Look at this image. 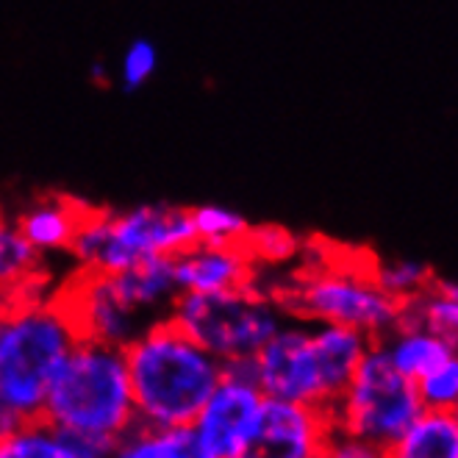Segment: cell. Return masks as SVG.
Wrapping results in <instances>:
<instances>
[{
  "instance_id": "1",
  "label": "cell",
  "mask_w": 458,
  "mask_h": 458,
  "mask_svg": "<svg viewBox=\"0 0 458 458\" xmlns=\"http://www.w3.org/2000/svg\"><path fill=\"white\" fill-rule=\"evenodd\" d=\"M372 342L356 328L289 317L248 367L267 397L331 411Z\"/></svg>"
},
{
  "instance_id": "2",
  "label": "cell",
  "mask_w": 458,
  "mask_h": 458,
  "mask_svg": "<svg viewBox=\"0 0 458 458\" xmlns=\"http://www.w3.org/2000/svg\"><path fill=\"white\" fill-rule=\"evenodd\" d=\"M123 353L137 422L145 425H192L225 372V364L170 317L150 322Z\"/></svg>"
},
{
  "instance_id": "3",
  "label": "cell",
  "mask_w": 458,
  "mask_h": 458,
  "mask_svg": "<svg viewBox=\"0 0 458 458\" xmlns=\"http://www.w3.org/2000/svg\"><path fill=\"white\" fill-rule=\"evenodd\" d=\"M56 294H20L0 303V406L17 420L42 417L47 392L78 344Z\"/></svg>"
},
{
  "instance_id": "4",
  "label": "cell",
  "mask_w": 458,
  "mask_h": 458,
  "mask_svg": "<svg viewBox=\"0 0 458 458\" xmlns=\"http://www.w3.org/2000/svg\"><path fill=\"white\" fill-rule=\"evenodd\" d=\"M42 417L64 434L109 450L137 425L123 347L78 339L47 392Z\"/></svg>"
},
{
  "instance_id": "5",
  "label": "cell",
  "mask_w": 458,
  "mask_h": 458,
  "mask_svg": "<svg viewBox=\"0 0 458 458\" xmlns=\"http://www.w3.org/2000/svg\"><path fill=\"white\" fill-rule=\"evenodd\" d=\"M192 242L195 231L190 208L173 203H142L125 211L92 208L67 256L78 269L120 273L153 256H175Z\"/></svg>"
},
{
  "instance_id": "6",
  "label": "cell",
  "mask_w": 458,
  "mask_h": 458,
  "mask_svg": "<svg viewBox=\"0 0 458 458\" xmlns=\"http://www.w3.org/2000/svg\"><path fill=\"white\" fill-rule=\"evenodd\" d=\"M170 319L225 367H233L248 364L278 334L289 314L273 294L253 284L231 292L178 294Z\"/></svg>"
},
{
  "instance_id": "7",
  "label": "cell",
  "mask_w": 458,
  "mask_h": 458,
  "mask_svg": "<svg viewBox=\"0 0 458 458\" xmlns=\"http://www.w3.org/2000/svg\"><path fill=\"white\" fill-rule=\"evenodd\" d=\"M269 294L294 319L356 328L369 339L389 334L403 317V303L378 286L372 269L361 273L350 267H314Z\"/></svg>"
},
{
  "instance_id": "8",
  "label": "cell",
  "mask_w": 458,
  "mask_h": 458,
  "mask_svg": "<svg viewBox=\"0 0 458 458\" xmlns=\"http://www.w3.org/2000/svg\"><path fill=\"white\" fill-rule=\"evenodd\" d=\"M420 411L422 406L414 384L403 378L378 342H372L328 417L334 428L389 447L420 417Z\"/></svg>"
},
{
  "instance_id": "9",
  "label": "cell",
  "mask_w": 458,
  "mask_h": 458,
  "mask_svg": "<svg viewBox=\"0 0 458 458\" xmlns=\"http://www.w3.org/2000/svg\"><path fill=\"white\" fill-rule=\"evenodd\" d=\"M67 309L81 339L125 347L133 336H140L150 322L133 309L114 284L112 273H89L75 269V276L53 292Z\"/></svg>"
},
{
  "instance_id": "10",
  "label": "cell",
  "mask_w": 458,
  "mask_h": 458,
  "mask_svg": "<svg viewBox=\"0 0 458 458\" xmlns=\"http://www.w3.org/2000/svg\"><path fill=\"white\" fill-rule=\"evenodd\" d=\"M264 400L267 394L256 384L248 364L225 367L220 384L206 397L190 428L214 458H228L250 437Z\"/></svg>"
},
{
  "instance_id": "11",
  "label": "cell",
  "mask_w": 458,
  "mask_h": 458,
  "mask_svg": "<svg viewBox=\"0 0 458 458\" xmlns=\"http://www.w3.org/2000/svg\"><path fill=\"white\" fill-rule=\"evenodd\" d=\"M328 430V411L267 397L250 437L228 458H322Z\"/></svg>"
},
{
  "instance_id": "12",
  "label": "cell",
  "mask_w": 458,
  "mask_h": 458,
  "mask_svg": "<svg viewBox=\"0 0 458 458\" xmlns=\"http://www.w3.org/2000/svg\"><path fill=\"white\" fill-rule=\"evenodd\" d=\"M175 281L181 294H211L248 289L256 284L259 264L248 253L245 242L223 245V242H192L190 248L173 256Z\"/></svg>"
},
{
  "instance_id": "13",
  "label": "cell",
  "mask_w": 458,
  "mask_h": 458,
  "mask_svg": "<svg viewBox=\"0 0 458 458\" xmlns=\"http://www.w3.org/2000/svg\"><path fill=\"white\" fill-rule=\"evenodd\" d=\"M92 206L70 195H42L17 214V231L42 256H62L70 250L78 228L89 217Z\"/></svg>"
},
{
  "instance_id": "14",
  "label": "cell",
  "mask_w": 458,
  "mask_h": 458,
  "mask_svg": "<svg viewBox=\"0 0 458 458\" xmlns=\"http://www.w3.org/2000/svg\"><path fill=\"white\" fill-rule=\"evenodd\" d=\"M123 298L137 309L148 322L170 317L175 301H178V281L173 256H153L145 261H137L120 273H112Z\"/></svg>"
},
{
  "instance_id": "15",
  "label": "cell",
  "mask_w": 458,
  "mask_h": 458,
  "mask_svg": "<svg viewBox=\"0 0 458 458\" xmlns=\"http://www.w3.org/2000/svg\"><path fill=\"white\" fill-rule=\"evenodd\" d=\"M0 458H106V450L64 434L45 417H34L0 434Z\"/></svg>"
},
{
  "instance_id": "16",
  "label": "cell",
  "mask_w": 458,
  "mask_h": 458,
  "mask_svg": "<svg viewBox=\"0 0 458 458\" xmlns=\"http://www.w3.org/2000/svg\"><path fill=\"white\" fill-rule=\"evenodd\" d=\"M375 342L384 350L389 364L411 384L420 381L422 375L434 369L439 361H445L450 353H455L442 336H437L434 331H428L425 326L406 317H400L397 326Z\"/></svg>"
},
{
  "instance_id": "17",
  "label": "cell",
  "mask_w": 458,
  "mask_h": 458,
  "mask_svg": "<svg viewBox=\"0 0 458 458\" xmlns=\"http://www.w3.org/2000/svg\"><path fill=\"white\" fill-rule=\"evenodd\" d=\"M106 458H214L192 434V428H165L137 422L123 434Z\"/></svg>"
},
{
  "instance_id": "18",
  "label": "cell",
  "mask_w": 458,
  "mask_h": 458,
  "mask_svg": "<svg viewBox=\"0 0 458 458\" xmlns=\"http://www.w3.org/2000/svg\"><path fill=\"white\" fill-rule=\"evenodd\" d=\"M389 458H458V409L428 411L403 430L389 447Z\"/></svg>"
},
{
  "instance_id": "19",
  "label": "cell",
  "mask_w": 458,
  "mask_h": 458,
  "mask_svg": "<svg viewBox=\"0 0 458 458\" xmlns=\"http://www.w3.org/2000/svg\"><path fill=\"white\" fill-rule=\"evenodd\" d=\"M42 256L25 242L14 223L0 217V303L39 292Z\"/></svg>"
},
{
  "instance_id": "20",
  "label": "cell",
  "mask_w": 458,
  "mask_h": 458,
  "mask_svg": "<svg viewBox=\"0 0 458 458\" xmlns=\"http://www.w3.org/2000/svg\"><path fill=\"white\" fill-rule=\"evenodd\" d=\"M403 317L434 331L458 353V298H450L430 284L417 301L403 306Z\"/></svg>"
},
{
  "instance_id": "21",
  "label": "cell",
  "mask_w": 458,
  "mask_h": 458,
  "mask_svg": "<svg viewBox=\"0 0 458 458\" xmlns=\"http://www.w3.org/2000/svg\"><path fill=\"white\" fill-rule=\"evenodd\" d=\"M372 278L378 281V286L394 298L397 303H411L420 294L434 284V273L430 267L414 259H386L372 269Z\"/></svg>"
},
{
  "instance_id": "22",
  "label": "cell",
  "mask_w": 458,
  "mask_h": 458,
  "mask_svg": "<svg viewBox=\"0 0 458 458\" xmlns=\"http://www.w3.org/2000/svg\"><path fill=\"white\" fill-rule=\"evenodd\" d=\"M192 217V231L195 242H223V245H236V242H245L250 223L245 214H239L228 206H195L190 208Z\"/></svg>"
},
{
  "instance_id": "23",
  "label": "cell",
  "mask_w": 458,
  "mask_h": 458,
  "mask_svg": "<svg viewBox=\"0 0 458 458\" xmlns=\"http://www.w3.org/2000/svg\"><path fill=\"white\" fill-rule=\"evenodd\" d=\"M420 406L428 411H455L458 409V353H450L420 381H414Z\"/></svg>"
},
{
  "instance_id": "24",
  "label": "cell",
  "mask_w": 458,
  "mask_h": 458,
  "mask_svg": "<svg viewBox=\"0 0 458 458\" xmlns=\"http://www.w3.org/2000/svg\"><path fill=\"white\" fill-rule=\"evenodd\" d=\"M158 64H161V53L153 39H145V37L131 39L123 47L120 62H117L120 87L125 92H140L153 81V75L158 72Z\"/></svg>"
},
{
  "instance_id": "25",
  "label": "cell",
  "mask_w": 458,
  "mask_h": 458,
  "mask_svg": "<svg viewBox=\"0 0 458 458\" xmlns=\"http://www.w3.org/2000/svg\"><path fill=\"white\" fill-rule=\"evenodd\" d=\"M245 248L259 267H276L298 256L301 242L281 225H250L245 236Z\"/></svg>"
},
{
  "instance_id": "26",
  "label": "cell",
  "mask_w": 458,
  "mask_h": 458,
  "mask_svg": "<svg viewBox=\"0 0 458 458\" xmlns=\"http://www.w3.org/2000/svg\"><path fill=\"white\" fill-rule=\"evenodd\" d=\"M322 458H389V450L378 442L331 425L326 445H322Z\"/></svg>"
},
{
  "instance_id": "27",
  "label": "cell",
  "mask_w": 458,
  "mask_h": 458,
  "mask_svg": "<svg viewBox=\"0 0 458 458\" xmlns=\"http://www.w3.org/2000/svg\"><path fill=\"white\" fill-rule=\"evenodd\" d=\"M434 286L450 298H458V278H434Z\"/></svg>"
},
{
  "instance_id": "28",
  "label": "cell",
  "mask_w": 458,
  "mask_h": 458,
  "mask_svg": "<svg viewBox=\"0 0 458 458\" xmlns=\"http://www.w3.org/2000/svg\"><path fill=\"white\" fill-rule=\"evenodd\" d=\"M17 422H20V420H17L6 406H0V434H6V430H9V428H14Z\"/></svg>"
}]
</instances>
